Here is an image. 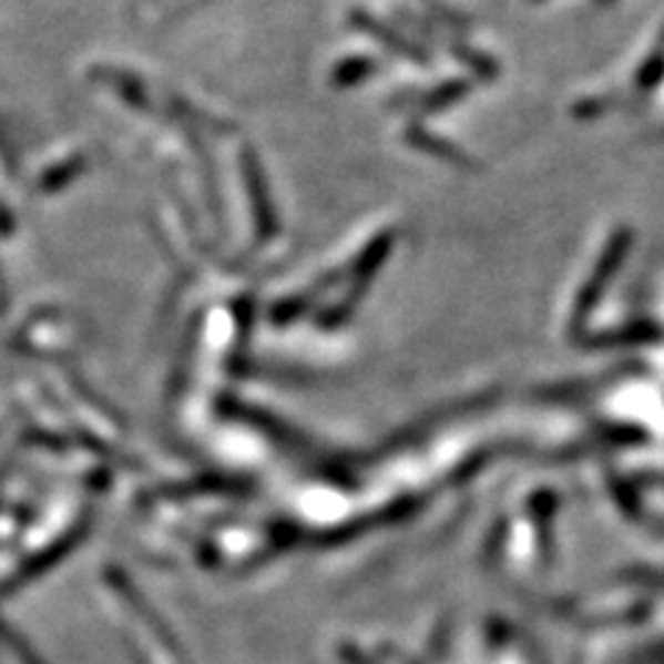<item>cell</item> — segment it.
<instances>
[{
  "instance_id": "cell-3",
  "label": "cell",
  "mask_w": 664,
  "mask_h": 664,
  "mask_svg": "<svg viewBox=\"0 0 664 664\" xmlns=\"http://www.w3.org/2000/svg\"><path fill=\"white\" fill-rule=\"evenodd\" d=\"M407 142L416 144V147H421V150H427V153L438 155V159L449 161V164H454V166H473L471 161H468V155H462L460 150L451 147V144L443 142V139L429 136L427 131H418V127H410V131H407Z\"/></svg>"
},
{
  "instance_id": "cell-5",
  "label": "cell",
  "mask_w": 664,
  "mask_h": 664,
  "mask_svg": "<svg viewBox=\"0 0 664 664\" xmlns=\"http://www.w3.org/2000/svg\"><path fill=\"white\" fill-rule=\"evenodd\" d=\"M374 70H377V67H374L371 59H349V61H344L338 70H335L333 83L335 86H351V83H357V81H362L366 75H371Z\"/></svg>"
},
{
  "instance_id": "cell-6",
  "label": "cell",
  "mask_w": 664,
  "mask_h": 664,
  "mask_svg": "<svg viewBox=\"0 0 664 664\" xmlns=\"http://www.w3.org/2000/svg\"><path fill=\"white\" fill-rule=\"evenodd\" d=\"M662 75H664V37H662L660 48L654 50V55H651V59L643 64V70H640V75H637L640 92H651V89L662 81Z\"/></svg>"
},
{
  "instance_id": "cell-10",
  "label": "cell",
  "mask_w": 664,
  "mask_h": 664,
  "mask_svg": "<svg viewBox=\"0 0 664 664\" xmlns=\"http://www.w3.org/2000/svg\"><path fill=\"white\" fill-rule=\"evenodd\" d=\"M595 3H601V6H610L612 0H595Z\"/></svg>"
},
{
  "instance_id": "cell-2",
  "label": "cell",
  "mask_w": 664,
  "mask_h": 664,
  "mask_svg": "<svg viewBox=\"0 0 664 664\" xmlns=\"http://www.w3.org/2000/svg\"><path fill=\"white\" fill-rule=\"evenodd\" d=\"M247 181H249V194H253L255 205V219H258L261 236H272L275 233V211L269 205V192L264 186V177H261L258 164H255L253 153H247Z\"/></svg>"
},
{
  "instance_id": "cell-4",
  "label": "cell",
  "mask_w": 664,
  "mask_h": 664,
  "mask_svg": "<svg viewBox=\"0 0 664 664\" xmlns=\"http://www.w3.org/2000/svg\"><path fill=\"white\" fill-rule=\"evenodd\" d=\"M468 94V83L462 81H451L446 83V86L435 89V92L423 94V98L416 100V109L418 111H438V109H446V105L457 103L460 98H466Z\"/></svg>"
},
{
  "instance_id": "cell-1",
  "label": "cell",
  "mask_w": 664,
  "mask_h": 664,
  "mask_svg": "<svg viewBox=\"0 0 664 664\" xmlns=\"http://www.w3.org/2000/svg\"><path fill=\"white\" fill-rule=\"evenodd\" d=\"M351 20H355L357 28H362V31H366V33H371V37L382 39L385 48L396 50V53L407 55V59H412V61H427L429 59L427 50L416 48V44H412V42H407V39L399 37V33H396L394 28L382 25V22L374 20L371 14H366V11H355V14H351Z\"/></svg>"
},
{
  "instance_id": "cell-8",
  "label": "cell",
  "mask_w": 664,
  "mask_h": 664,
  "mask_svg": "<svg viewBox=\"0 0 664 664\" xmlns=\"http://www.w3.org/2000/svg\"><path fill=\"white\" fill-rule=\"evenodd\" d=\"M78 170H81V161H75V164H64V166H61V170H55L53 175H48V181H44V188L61 186V183L70 181L72 172H78Z\"/></svg>"
},
{
  "instance_id": "cell-9",
  "label": "cell",
  "mask_w": 664,
  "mask_h": 664,
  "mask_svg": "<svg viewBox=\"0 0 664 664\" xmlns=\"http://www.w3.org/2000/svg\"><path fill=\"white\" fill-rule=\"evenodd\" d=\"M423 3H427L429 9L435 11V14L443 17V20L449 22V25H466V22H462V17H460V14H454V11H451L446 3H440V0H423Z\"/></svg>"
},
{
  "instance_id": "cell-7",
  "label": "cell",
  "mask_w": 664,
  "mask_h": 664,
  "mask_svg": "<svg viewBox=\"0 0 664 664\" xmlns=\"http://www.w3.org/2000/svg\"><path fill=\"white\" fill-rule=\"evenodd\" d=\"M454 53L460 55V59L466 61L473 72H479L482 78H496V72H499L496 70L493 59H488V55H482V53H473L471 48H460V44H454Z\"/></svg>"
}]
</instances>
